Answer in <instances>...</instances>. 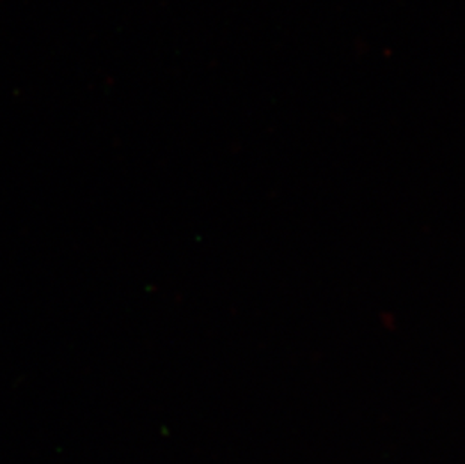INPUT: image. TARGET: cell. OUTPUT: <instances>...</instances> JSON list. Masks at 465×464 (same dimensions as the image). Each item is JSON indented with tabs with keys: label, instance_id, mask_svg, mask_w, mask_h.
<instances>
[]
</instances>
